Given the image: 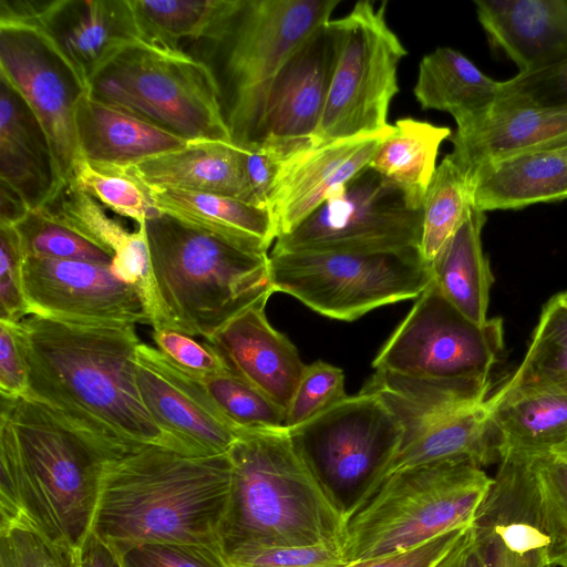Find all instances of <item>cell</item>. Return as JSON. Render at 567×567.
I'll list each match as a JSON object with an SVG mask.
<instances>
[{
    "instance_id": "40",
    "label": "cell",
    "mask_w": 567,
    "mask_h": 567,
    "mask_svg": "<svg viewBox=\"0 0 567 567\" xmlns=\"http://www.w3.org/2000/svg\"><path fill=\"white\" fill-rule=\"evenodd\" d=\"M529 493L551 542V565L567 556V463L551 454L526 457Z\"/></svg>"
},
{
    "instance_id": "58",
    "label": "cell",
    "mask_w": 567,
    "mask_h": 567,
    "mask_svg": "<svg viewBox=\"0 0 567 567\" xmlns=\"http://www.w3.org/2000/svg\"><path fill=\"white\" fill-rule=\"evenodd\" d=\"M538 567H554V566L548 563H543Z\"/></svg>"
},
{
    "instance_id": "1",
    "label": "cell",
    "mask_w": 567,
    "mask_h": 567,
    "mask_svg": "<svg viewBox=\"0 0 567 567\" xmlns=\"http://www.w3.org/2000/svg\"><path fill=\"white\" fill-rule=\"evenodd\" d=\"M126 453L34 398H1L0 526L31 528L80 554L106 463Z\"/></svg>"
},
{
    "instance_id": "56",
    "label": "cell",
    "mask_w": 567,
    "mask_h": 567,
    "mask_svg": "<svg viewBox=\"0 0 567 567\" xmlns=\"http://www.w3.org/2000/svg\"><path fill=\"white\" fill-rule=\"evenodd\" d=\"M549 454L567 463V436L564 439L563 442L555 446Z\"/></svg>"
},
{
    "instance_id": "44",
    "label": "cell",
    "mask_w": 567,
    "mask_h": 567,
    "mask_svg": "<svg viewBox=\"0 0 567 567\" xmlns=\"http://www.w3.org/2000/svg\"><path fill=\"white\" fill-rule=\"evenodd\" d=\"M0 567H80V560L31 528L8 525L0 526Z\"/></svg>"
},
{
    "instance_id": "49",
    "label": "cell",
    "mask_w": 567,
    "mask_h": 567,
    "mask_svg": "<svg viewBox=\"0 0 567 567\" xmlns=\"http://www.w3.org/2000/svg\"><path fill=\"white\" fill-rule=\"evenodd\" d=\"M28 367L21 349L17 322L0 320V394L17 401L28 395Z\"/></svg>"
},
{
    "instance_id": "24",
    "label": "cell",
    "mask_w": 567,
    "mask_h": 567,
    "mask_svg": "<svg viewBox=\"0 0 567 567\" xmlns=\"http://www.w3.org/2000/svg\"><path fill=\"white\" fill-rule=\"evenodd\" d=\"M468 176L484 213L567 199V143L482 165Z\"/></svg>"
},
{
    "instance_id": "37",
    "label": "cell",
    "mask_w": 567,
    "mask_h": 567,
    "mask_svg": "<svg viewBox=\"0 0 567 567\" xmlns=\"http://www.w3.org/2000/svg\"><path fill=\"white\" fill-rule=\"evenodd\" d=\"M474 187L468 174L450 156L441 161L429 185L422 206L420 252L431 265L468 216Z\"/></svg>"
},
{
    "instance_id": "16",
    "label": "cell",
    "mask_w": 567,
    "mask_h": 567,
    "mask_svg": "<svg viewBox=\"0 0 567 567\" xmlns=\"http://www.w3.org/2000/svg\"><path fill=\"white\" fill-rule=\"evenodd\" d=\"M135 373L143 404L173 450L197 456L225 454L244 434L219 411L200 377L157 348L137 347Z\"/></svg>"
},
{
    "instance_id": "17",
    "label": "cell",
    "mask_w": 567,
    "mask_h": 567,
    "mask_svg": "<svg viewBox=\"0 0 567 567\" xmlns=\"http://www.w3.org/2000/svg\"><path fill=\"white\" fill-rule=\"evenodd\" d=\"M391 131L392 125L373 135L316 144L280 161L268 203L277 238L293 230L367 168Z\"/></svg>"
},
{
    "instance_id": "51",
    "label": "cell",
    "mask_w": 567,
    "mask_h": 567,
    "mask_svg": "<svg viewBox=\"0 0 567 567\" xmlns=\"http://www.w3.org/2000/svg\"><path fill=\"white\" fill-rule=\"evenodd\" d=\"M244 162L252 204L268 208L280 161L265 148L259 147L244 148Z\"/></svg>"
},
{
    "instance_id": "47",
    "label": "cell",
    "mask_w": 567,
    "mask_h": 567,
    "mask_svg": "<svg viewBox=\"0 0 567 567\" xmlns=\"http://www.w3.org/2000/svg\"><path fill=\"white\" fill-rule=\"evenodd\" d=\"M234 567H339L347 564L339 545L267 547L228 556Z\"/></svg>"
},
{
    "instance_id": "46",
    "label": "cell",
    "mask_w": 567,
    "mask_h": 567,
    "mask_svg": "<svg viewBox=\"0 0 567 567\" xmlns=\"http://www.w3.org/2000/svg\"><path fill=\"white\" fill-rule=\"evenodd\" d=\"M0 320L19 322L28 315L22 286L25 252L14 225L0 223Z\"/></svg>"
},
{
    "instance_id": "52",
    "label": "cell",
    "mask_w": 567,
    "mask_h": 567,
    "mask_svg": "<svg viewBox=\"0 0 567 567\" xmlns=\"http://www.w3.org/2000/svg\"><path fill=\"white\" fill-rule=\"evenodd\" d=\"M434 567H487L484 548L477 540L472 524L460 542Z\"/></svg>"
},
{
    "instance_id": "13",
    "label": "cell",
    "mask_w": 567,
    "mask_h": 567,
    "mask_svg": "<svg viewBox=\"0 0 567 567\" xmlns=\"http://www.w3.org/2000/svg\"><path fill=\"white\" fill-rule=\"evenodd\" d=\"M504 349L501 318L480 326L432 281L380 349L374 370L431 379H486Z\"/></svg>"
},
{
    "instance_id": "3",
    "label": "cell",
    "mask_w": 567,
    "mask_h": 567,
    "mask_svg": "<svg viewBox=\"0 0 567 567\" xmlns=\"http://www.w3.org/2000/svg\"><path fill=\"white\" fill-rule=\"evenodd\" d=\"M228 453L143 445L106 463L92 532L120 555L152 544L218 543L230 493Z\"/></svg>"
},
{
    "instance_id": "45",
    "label": "cell",
    "mask_w": 567,
    "mask_h": 567,
    "mask_svg": "<svg viewBox=\"0 0 567 567\" xmlns=\"http://www.w3.org/2000/svg\"><path fill=\"white\" fill-rule=\"evenodd\" d=\"M121 557L124 567H234L219 543L143 545Z\"/></svg>"
},
{
    "instance_id": "14",
    "label": "cell",
    "mask_w": 567,
    "mask_h": 567,
    "mask_svg": "<svg viewBox=\"0 0 567 567\" xmlns=\"http://www.w3.org/2000/svg\"><path fill=\"white\" fill-rule=\"evenodd\" d=\"M422 209L369 166L289 234L271 252L339 251L375 254L420 247Z\"/></svg>"
},
{
    "instance_id": "15",
    "label": "cell",
    "mask_w": 567,
    "mask_h": 567,
    "mask_svg": "<svg viewBox=\"0 0 567 567\" xmlns=\"http://www.w3.org/2000/svg\"><path fill=\"white\" fill-rule=\"evenodd\" d=\"M22 286L28 315L87 324H150L142 292L110 266L25 256Z\"/></svg>"
},
{
    "instance_id": "53",
    "label": "cell",
    "mask_w": 567,
    "mask_h": 567,
    "mask_svg": "<svg viewBox=\"0 0 567 567\" xmlns=\"http://www.w3.org/2000/svg\"><path fill=\"white\" fill-rule=\"evenodd\" d=\"M476 538L484 548L487 567H538L543 563L550 564L543 553L519 556L508 550L497 539L477 536Z\"/></svg>"
},
{
    "instance_id": "25",
    "label": "cell",
    "mask_w": 567,
    "mask_h": 567,
    "mask_svg": "<svg viewBox=\"0 0 567 567\" xmlns=\"http://www.w3.org/2000/svg\"><path fill=\"white\" fill-rule=\"evenodd\" d=\"M75 127L80 156L120 166L135 165L188 142L130 111L93 97L89 91L76 105Z\"/></svg>"
},
{
    "instance_id": "31",
    "label": "cell",
    "mask_w": 567,
    "mask_h": 567,
    "mask_svg": "<svg viewBox=\"0 0 567 567\" xmlns=\"http://www.w3.org/2000/svg\"><path fill=\"white\" fill-rule=\"evenodd\" d=\"M484 212L473 207L468 216L431 262L432 279L444 298L476 324L487 318L494 282L482 246Z\"/></svg>"
},
{
    "instance_id": "42",
    "label": "cell",
    "mask_w": 567,
    "mask_h": 567,
    "mask_svg": "<svg viewBox=\"0 0 567 567\" xmlns=\"http://www.w3.org/2000/svg\"><path fill=\"white\" fill-rule=\"evenodd\" d=\"M347 396L342 370L317 360L303 370L286 410L285 427L293 429Z\"/></svg>"
},
{
    "instance_id": "43",
    "label": "cell",
    "mask_w": 567,
    "mask_h": 567,
    "mask_svg": "<svg viewBox=\"0 0 567 567\" xmlns=\"http://www.w3.org/2000/svg\"><path fill=\"white\" fill-rule=\"evenodd\" d=\"M496 103L567 110V56L502 81V94Z\"/></svg>"
},
{
    "instance_id": "27",
    "label": "cell",
    "mask_w": 567,
    "mask_h": 567,
    "mask_svg": "<svg viewBox=\"0 0 567 567\" xmlns=\"http://www.w3.org/2000/svg\"><path fill=\"white\" fill-rule=\"evenodd\" d=\"M38 210L107 252L113 259L110 266L112 274L118 280L137 287L147 309L150 257L144 224L130 231L109 216L96 199L70 185Z\"/></svg>"
},
{
    "instance_id": "8",
    "label": "cell",
    "mask_w": 567,
    "mask_h": 567,
    "mask_svg": "<svg viewBox=\"0 0 567 567\" xmlns=\"http://www.w3.org/2000/svg\"><path fill=\"white\" fill-rule=\"evenodd\" d=\"M89 93L186 141L231 142L212 68L185 51L132 41L92 75Z\"/></svg>"
},
{
    "instance_id": "57",
    "label": "cell",
    "mask_w": 567,
    "mask_h": 567,
    "mask_svg": "<svg viewBox=\"0 0 567 567\" xmlns=\"http://www.w3.org/2000/svg\"><path fill=\"white\" fill-rule=\"evenodd\" d=\"M557 567H567V556H565V557L559 561V564L557 565Z\"/></svg>"
},
{
    "instance_id": "54",
    "label": "cell",
    "mask_w": 567,
    "mask_h": 567,
    "mask_svg": "<svg viewBox=\"0 0 567 567\" xmlns=\"http://www.w3.org/2000/svg\"><path fill=\"white\" fill-rule=\"evenodd\" d=\"M80 567H124L121 555L93 532L79 554Z\"/></svg>"
},
{
    "instance_id": "2",
    "label": "cell",
    "mask_w": 567,
    "mask_h": 567,
    "mask_svg": "<svg viewBox=\"0 0 567 567\" xmlns=\"http://www.w3.org/2000/svg\"><path fill=\"white\" fill-rule=\"evenodd\" d=\"M28 395L131 452L171 444L141 399L135 324H87L29 316L17 322ZM173 450V449H172Z\"/></svg>"
},
{
    "instance_id": "4",
    "label": "cell",
    "mask_w": 567,
    "mask_h": 567,
    "mask_svg": "<svg viewBox=\"0 0 567 567\" xmlns=\"http://www.w3.org/2000/svg\"><path fill=\"white\" fill-rule=\"evenodd\" d=\"M144 226L153 330L209 340L244 311L265 307L274 293L268 254L245 249L166 214L148 218Z\"/></svg>"
},
{
    "instance_id": "48",
    "label": "cell",
    "mask_w": 567,
    "mask_h": 567,
    "mask_svg": "<svg viewBox=\"0 0 567 567\" xmlns=\"http://www.w3.org/2000/svg\"><path fill=\"white\" fill-rule=\"evenodd\" d=\"M156 348L178 367L199 375L234 371L223 353L209 341H196L193 337L171 330H153Z\"/></svg>"
},
{
    "instance_id": "12",
    "label": "cell",
    "mask_w": 567,
    "mask_h": 567,
    "mask_svg": "<svg viewBox=\"0 0 567 567\" xmlns=\"http://www.w3.org/2000/svg\"><path fill=\"white\" fill-rule=\"evenodd\" d=\"M0 75L42 126L62 190L80 156L75 111L87 83L35 18V0L0 1Z\"/></svg>"
},
{
    "instance_id": "22",
    "label": "cell",
    "mask_w": 567,
    "mask_h": 567,
    "mask_svg": "<svg viewBox=\"0 0 567 567\" xmlns=\"http://www.w3.org/2000/svg\"><path fill=\"white\" fill-rule=\"evenodd\" d=\"M475 7L491 45L519 72L567 56V0H476Z\"/></svg>"
},
{
    "instance_id": "6",
    "label": "cell",
    "mask_w": 567,
    "mask_h": 567,
    "mask_svg": "<svg viewBox=\"0 0 567 567\" xmlns=\"http://www.w3.org/2000/svg\"><path fill=\"white\" fill-rule=\"evenodd\" d=\"M340 0H241L202 52L217 80L231 142L259 148L274 86L291 59L330 20Z\"/></svg>"
},
{
    "instance_id": "32",
    "label": "cell",
    "mask_w": 567,
    "mask_h": 567,
    "mask_svg": "<svg viewBox=\"0 0 567 567\" xmlns=\"http://www.w3.org/2000/svg\"><path fill=\"white\" fill-rule=\"evenodd\" d=\"M413 94L423 110L447 112L460 123L491 109L502 94V81L484 74L460 51L440 47L420 61Z\"/></svg>"
},
{
    "instance_id": "20",
    "label": "cell",
    "mask_w": 567,
    "mask_h": 567,
    "mask_svg": "<svg viewBox=\"0 0 567 567\" xmlns=\"http://www.w3.org/2000/svg\"><path fill=\"white\" fill-rule=\"evenodd\" d=\"M35 18L85 80L141 39L130 0H35Z\"/></svg>"
},
{
    "instance_id": "5",
    "label": "cell",
    "mask_w": 567,
    "mask_h": 567,
    "mask_svg": "<svg viewBox=\"0 0 567 567\" xmlns=\"http://www.w3.org/2000/svg\"><path fill=\"white\" fill-rule=\"evenodd\" d=\"M228 454L230 493L218 539L227 557L267 547H341L346 516L287 429L246 432Z\"/></svg>"
},
{
    "instance_id": "50",
    "label": "cell",
    "mask_w": 567,
    "mask_h": 567,
    "mask_svg": "<svg viewBox=\"0 0 567 567\" xmlns=\"http://www.w3.org/2000/svg\"><path fill=\"white\" fill-rule=\"evenodd\" d=\"M470 526L453 528L405 551L347 563L339 567H434L460 542Z\"/></svg>"
},
{
    "instance_id": "41",
    "label": "cell",
    "mask_w": 567,
    "mask_h": 567,
    "mask_svg": "<svg viewBox=\"0 0 567 567\" xmlns=\"http://www.w3.org/2000/svg\"><path fill=\"white\" fill-rule=\"evenodd\" d=\"M25 256L87 261L111 266L112 257L41 210H31L17 223Z\"/></svg>"
},
{
    "instance_id": "21",
    "label": "cell",
    "mask_w": 567,
    "mask_h": 567,
    "mask_svg": "<svg viewBox=\"0 0 567 567\" xmlns=\"http://www.w3.org/2000/svg\"><path fill=\"white\" fill-rule=\"evenodd\" d=\"M207 341L239 377L287 410L306 364L291 341L269 323L265 307L244 311Z\"/></svg>"
},
{
    "instance_id": "55",
    "label": "cell",
    "mask_w": 567,
    "mask_h": 567,
    "mask_svg": "<svg viewBox=\"0 0 567 567\" xmlns=\"http://www.w3.org/2000/svg\"><path fill=\"white\" fill-rule=\"evenodd\" d=\"M31 212L22 197L0 182V223L16 225Z\"/></svg>"
},
{
    "instance_id": "33",
    "label": "cell",
    "mask_w": 567,
    "mask_h": 567,
    "mask_svg": "<svg viewBox=\"0 0 567 567\" xmlns=\"http://www.w3.org/2000/svg\"><path fill=\"white\" fill-rule=\"evenodd\" d=\"M451 136L450 127L400 118L380 143L369 167L395 185L411 208L422 209L440 147Z\"/></svg>"
},
{
    "instance_id": "10",
    "label": "cell",
    "mask_w": 567,
    "mask_h": 567,
    "mask_svg": "<svg viewBox=\"0 0 567 567\" xmlns=\"http://www.w3.org/2000/svg\"><path fill=\"white\" fill-rule=\"evenodd\" d=\"M269 266L274 292L342 321L416 299L432 281L431 267L419 248L375 254L271 252Z\"/></svg>"
},
{
    "instance_id": "38",
    "label": "cell",
    "mask_w": 567,
    "mask_h": 567,
    "mask_svg": "<svg viewBox=\"0 0 567 567\" xmlns=\"http://www.w3.org/2000/svg\"><path fill=\"white\" fill-rule=\"evenodd\" d=\"M68 185L92 196L113 213L133 219L137 226L159 214L154 207L150 188L128 166L79 156Z\"/></svg>"
},
{
    "instance_id": "35",
    "label": "cell",
    "mask_w": 567,
    "mask_h": 567,
    "mask_svg": "<svg viewBox=\"0 0 567 567\" xmlns=\"http://www.w3.org/2000/svg\"><path fill=\"white\" fill-rule=\"evenodd\" d=\"M545 391L567 393V291L544 305L520 364L485 403Z\"/></svg>"
},
{
    "instance_id": "36",
    "label": "cell",
    "mask_w": 567,
    "mask_h": 567,
    "mask_svg": "<svg viewBox=\"0 0 567 567\" xmlns=\"http://www.w3.org/2000/svg\"><path fill=\"white\" fill-rule=\"evenodd\" d=\"M141 39L171 50L216 41L241 0H130Z\"/></svg>"
},
{
    "instance_id": "11",
    "label": "cell",
    "mask_w": 567,
    "mask_h": 567,
    "mask_svg": "<svg viewBox=\"0 0 567 567\" xmlns=\"http://www.w3.org/2000/svg\"><path fill=\"white\" fill-rule=\"evenodd\" d=\"M288 433L346 518L374 493L402 439L393 413L362 390Z\"/></svg>"
},
{
    "instance_id": "18",
    "label": "cell",
    "mask_w": 567,
    "mask_h": 567,
    "mask_svg": "<svg viewBox=\"0 0 567 567\" xmlns=\"http://www.w3.org/2000/svg\"><path fill=\"white\" fill-rule=\"evenodd\" d=\"M334 63L328 23L291 59L271 92L261 146L279 161L315 145Z\"/></svg>"
},
{
    "instance_id": "7",
    "label": "cell",
    "mask_w": 567,
    "mask_h": 567,
    "mask_svg": "<svg viewBox=\"0 0 567 567\" xmlns=\"http://www.w3.org/2000/svg\"><path fill=\"white\" fill-rule=\"evenodd\" d=\"M492 483L493 477L468 458L435 461L390 474L347 516L343 560L398 554L472 524Z\"/></svg>"
},
{
    "instance_id": "39",
    "label": "cell",
    "mask_w": 567,
    "mask_h": 567,
    "mask_svg": "<svg viewBox=\"0 0 567 567\" xmlns=\"http://www.w3.org/2000/svg\"><path fill=\"white\" fill-rule=\"evenodd\" d=\"M200 379L219 411L243 433L286 429V410L235 371Z\"/></svg>"
},
{
    "instance_id": "26",
    "label": "cell",
    "mask_w": 567,
    "mask_h": 567,
    "mask_svg": "<svg viewBox=\"0 0 567 567\" xmlns=\"http://www.w3.org/2000/svg\"><path fill=\"white\" fill-rule=\"evenodd\" d=\"M128 167L148 187L215 194L252 204L244 148L230 141H188L178 150Z\"/></svg>"
},
{
    "instance_id": "19",
    "label": "cell",
    "mask_w": 567,
    "mask_h": 567,
    "mask_svg": "<svg viewBox=\"0 0 567 567\" xmlns=\"http://www.w3.org/2000/svg\"><path fill=\"white\" fill-rule=\"evenodd\" d=\"M449 156L467 174L513 155L567 143V110L495 103L456 123Z\"/></svg>"
},
{
    "instance_id": "29",
    "label": "cell",
    "mask_w": 567,
    "mask_h": 567,
    "mask_svg": "<svg viewBox=\"0 0 567 567\" xmlns=\"http://www.w3.org/2000/svg\"><path fill=\"white\" fill-rule=\"evenodd\" d=\"M148 188L154 207L161 214L245 249L268 254L277 238L274 217L268 208L215 194Z\"/></svg>"
},
{
    "instance_id": "9",
    "label": "cell",
    "mask_w": 567,
    "mask_h": 567,
    "mask_svg": "<svg viewBox=\"0 0 567 567\" xmlns=\"http://www.w3.org/2000/svg\"><path fill=\"white\" fill-rule=\"evenodd\" d=\"M388 1L357 2L328 28L334 63L315 145L373 135L391 127L388 114L399 92L398 69L406 49L386 20Z\"/></svg>"
},
{
    "instance_id": "28",
    "label": "cell",
    "mask_w": 567,
    "mask_h": 567,
    "mask_svg": "<svg viewBox=\"0 0 567 567\" xmlns=\"http://www.w3.org/2000/svg\"><path fill=\"white\" fill-rule=\"evenodd\" d=\"M489 388V378L431 379L375 370L361 390L377 394L396 417L402 446L444 416L483 402Z\"/></svg>"
},
{
    "instance_id": "34",
    "label": "cell",
    "mask_w": 567,
    "mask_h": 567,
    "mask_svg": "<svg viewBox=\"0 0 567 567\" xmlns=\"http://www.w3.org/2000/svg\"><path fill=\"white\" fill-rule=\"evenodd\" d=\"M486 408L498 432L501 460L549 454L567 436L566 392L524 393Z\"/></svg>"
},
{
    "instance_id": "30",
    "label": "cell",
    "mask_w": 567,
    "mask_h": 567,
    "mask_svg": "<svg viewBox=\"0 0 567 567\" xmlns=\"http://www.w3.org/2000/svg\"><path fill=\"white\" fill-rule=\"evenodd\" d=\"M485 400L444 416L400 446L380 484L396 471L435 461L468 458L481 467L499 463V436Z\"/></svg>"
},
{
    "instance_id": "23",
    "label": "cell",
    "mask_w": 567,
    "mask_h": 567,
    "mask_svg": "<svg viewBox=\"0 0 567 567\" xmlns=\"http://www.w3.org/2000/svg\"><path fill=\"white\" fill-rule=\"evenodd\" d=\"M0 182L17 192L30 210L43 208L61 192L42 126L22 96L1 75Z\"/></svg>"
}]
</instances>
